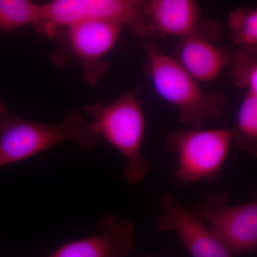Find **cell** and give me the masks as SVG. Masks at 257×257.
I'll use <instances>...</instances> for the list:
<instances>
[{
	"label": "cell",
	"mask_w": 257,
	"mask_h": 257,
	"mask_svg": "<svg viewBox=\"0 0 257 257\" xmlns=\"http://www.w3.org/2000/svg\"><path fill=\"white\" fill-rule=\"evenodd\" d=\"M101 140L91 121L77 110L66 113L58 124L22 119L8 113L0 116V167L27 160L64 142H73L85 152Z\"/></svg>",
	"instance_id": "6da1fadb"
},
{
	"label": "cell",
	"mask_w": 257,
	"mask_h": 257,
	"mask_svg": "<svg viewBox=\"0 0 257 257\" xmlns=\"http://www.w3.org/2000/svg\"><path fill=\"white\" fill-rule=\"evenodd\" d=\"M145 52V72L158 95L178 108L179 120L202 128L209 119H217L224 111L223 93L207 94L176 59L165 53L154 41L142 42Z\"/></svg>",
	"instance_id": "7a4b0ae2"
},
{
	"label": "cell",
	"mask_w": 257,
	"mask_h": 257,
	"mask_svg": "<svg viewBox=\"0 0 257 257\" xmlns=\"http://www.w3.org/2000/svg\"><path fill=\"white\" fill-rule=\"evenodd\" d=\"M84 111L96 133L124 157L123 175L126 182H143L149 166L142 152L146 123L138 94L127 92L109 104H87Z\"/></svg>",
	"instance_id": "3957f363"
},
{
	"label": "cell",
	"mask_w": 257,
	"mask_h": 257,
	"mask_svg": "<svg viewBox=\"0 0 257 257\" xmlns=\"http://www.w3.org/2000/svg\"><path fill=\"white\" fill-rule=\"evenodd\" d=\"M84 20H101L130 27L141 38L156 36L149 25L140 0H55L42 5L37 30L47 36L59 28Z\"/></svg>",
	"instance_id": "277c9868"
},
{
	"label": "cell",
	"mask_w": 257,
	"mask_h": 257,
	"mask_svg": "<svg viewBox=\"0 0 257 257\" xmlns=\"http://www.w3.org/2000/svg\"><path fill=\"white\" fill-rule=\"evenodd\" d=\"M232 140V130L226 128H192L170 134L167 147L178 159L174 177L184 184L214 180L226 162Z\"/></svg>",
	"instance_id": "5b68a950"
},
{
	"label": "cell",
	"mask_w": 257,
	"mask_h": 257,
	"mask_svg": "<svg viewBox=\"0 0 257 257\" xmlns=\"http://www.w3.org/2000/svg\"><path fill=\"white\" fill-rule=\"evenodd\" d=\"M227 192H207L191 211L202 221L231 253H242L257 246V202L229 205Z\"/></svg>",
	"instance_id": "8992f818"
},
{
	"label": "cell",
	"mask_w": 257,
	"mask_h": 257,
	"mask_svg": "<svg viewBox=\"0 0 257 257\" xmlns=\"http://www.w3.org/2000/svg\"><path fill=\"white\" fill-rule=\"evenodd\" d=\"M124 26L101 20H84L67 27L70 53L82 64L84 78L94 86L109 68L104 57L116 45Z\"/></svg>",
	"instance_id": "52a82bcc"
},
{
	"label": "cell",
	"mask_w": 257,
	"mask_h": 257,
	"mask_svg": "<svg viewBox=\"0 0 257 257\" xmlns=\"http://www.w3.org/2000/svg\"><path fill=\"white\" fill-rule=\"evenodd\" d=\"M160 204L162 213L156 221L157 229L175 231L192 257H232L216 235L174 194H165Z\"/></svg>",
	"instance_id": "ba28073f"
},
{
	"label": "cell",
	"mask_w": 257,
	"mask_h": 257,
	"mask_svg": "<svg viewBox=\"0 0 257 257\" xmlns=\"http://www.w3.org/2000/svg\"><path fill=\"white\" fill-rule=\"evenodd\" d=\"M221 32L219 24L202 20L194 32L181 40L176 60L197 82L215 79L229 65L231 55L216 45Z\"/></svg>",
	"instance_id": "9c48e42d"
},
{
	"label": "cell",
	"mask_w": 257,
	"mask_h": 257,
	"mask_svg": "<svg viewBox=\"0 0 257 257\" xmlns=\"http://www.w3.org/2000/svg\"><path fill=\"white\" fill-rule=\"evenodd\" d=\"M99 232L66 243L46 257H125L135 241V225L107 214L97 221Z\"/></svg>",
	"instance_id": "30bf717a"
},
{
	"label": "cell",
	"mask_w": 257,
	"mask_h": 257,
	"mask_svg": "<svg viewBox=\"0 0 257 257\" xmlns=\"http://www.w3.org/2000/svg\"><path fill=\"white\" fill-rule=\"evenodd\" d=\"M142 6L157 37L183 38L194 32L202 20V10L193 0H145Z\"/></svg>",
	"instance_id": "8fae6325"
},
{
	"label": "cell",
	"mask_w": 257,
	"mask_h": 257,
	"mask_svg": "<svg viewBox=\"0 0 257 257\" xmlns=\"http://www.w3.org/2000/svg\"><path fill=\"white\" fill-rule=\"evenodd\" d=\"M232 143L251 158L257 157V93L246 91L232 130Z\"/></svg>",
	"instance_id": "7c38bea8"
},
{
	"label": "cell",
	"mask_w": 257,
	"mask_h": 257,
	"mask_svg": "<svg viewBox=\"0 0 257 257\" xmlns=\"http://www.w3.org/2000/svg\"><path fill=\"white\" fill-rule=\"evenodd\" d=\"M42 5L28 0H0V32H10L40 20Z\"/></svg>",
	"instance_id": "4fadbf2b"
},
{
	"label": "cell",
	"mask_w": 257,
	"mask_h": 257,
	"mask_svg": "<svg viewBox=\"0 0 257 257\" xmlns=\"http://www.w3.org/2000/svg\"><path fill=\"white\" fill-rule=\"evenodd\" d=\"M229 64L235 85L257 93V46L239 47L231 55Z\"/></svg>",
	"instance_id": "5bb4252c"
},
{
	"label": "cell",
	"mask_w": 257,
	"mask_h": 257,
	"mask_svg": "<svg viewBox=\"0 0 257 257\" xmlns=\"http://www.w3.org/2000/svg\"><path fill=\"white\" fill-rule=\"evenodd\" d=\"M228 24L234 44L239 47L257 46L256 8H236L230 13Z\"/></svg>",
	"instance_id": "9a60e30c"
},
{
	"label": "cell",
	"mask_w": 257,
	"mask_h": 257,
	"mask_svg": "<svg viewBox=\"0 0 257 257\" xmlns=\"http://www.w3.org/2000/svg\"><path fill=\"white\" fill-rule=\"evenodd\" d=\"M8 113L10 112L8 111V109H7L5 104H3V101L0 100V116H2V115L3 114H8Z\"/></svg>",
	"instance_id": "2e32d148"
}]
</instances>
